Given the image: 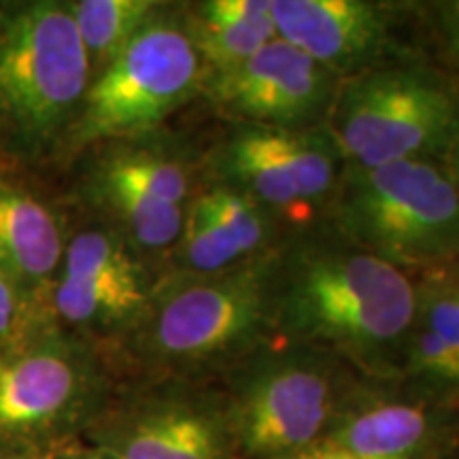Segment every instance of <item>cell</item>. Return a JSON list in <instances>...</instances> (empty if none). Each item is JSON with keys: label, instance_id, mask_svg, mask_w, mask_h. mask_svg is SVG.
Masks as SVG:
<instances>
[{"label": "cell", "instance_id": "1", "mask_svg": "<svg viewBox=\"0 0 459 459\" xmlns=\"http://www.w3.org/2000/svg\"><path fill=\"white\" fill-rule=\"evenodd\" d=\"M417 281L319 220L287 230L273 249L279 338L341 355L366 377H398Z\"/></svg>", "mask_w": 459, "mask_h": 459}, {"label": "cell", "instance_id": "2", "mask_svg": "<svg viewBox=\"0 0 459 459\" xmlns=\"http://www.w3.org/2000/svg\"><path fill=\"white\" fill-rule=\"evenodd\" d=\"M273 338L271 249L220 273L166 271L139 325L108 355L119 375L217 381Z\"/></svg>", "mask_w": 459, "mask_h": 459}, {"label": "cell", "instance_id": "3", "mask_svg": "<svg viewBox=\"0 0 459 459\" xmlns=\"http://www.w3.org/2000/svg\"><path fill=\"white\" fill-rule=\"evenodd\" d=\"M90 83L68 0H0V169H57Z\"/></svg>", "mask_w": 459, "mask_h": 459}, {"label": "cell", "instance_id": "4", "mask_svg": "<svg viewBox=\"0 0 459 459\" xmlns=\"http://www.w3.org/2000/svg\"><path fill=\"white\" fill-rule=\"evenodd\" d=\"M65 170L66 204L107 223L166 273L189 200L203 186V152L162 128L96 143Z\"/></svg>", "mask_w": 459, "mask_h": 459}, {"label": "cell", "instance_id": "5", "mask_svg": "<svg viewBox=\"0 0 459 459\" xmlns=\"http://www.w3.org/2000/svg\"><path fill=\"white\" fill-rule=\"evenodd\" d=\"M361 372L315 344L273 338L217 378L234 459H279L324 443Z\"/></svg>", "mask_w": 459, "mask_h": 459}, {"label": "cell", "instance_id": "6", "mask_svg": "<svg viewBox=\"0 0 459 459\" xmlns=\"http://www.w3.org/2000/svg\"><path fill=\"white\" fill-rule=\"evenodd\" d=\"M324 220L409 274L459 260V189L445 160L344 162Z\"/></svg>", "mask_w": 459, "mask_h": 459}, {"label": "cell", "instance_id": "7", "mask_svg": "<svg viewBox=\"0 0 459 459\" xmlns=\"http://www.w3.org/2000/svg\"><path fill=\"white\" fill-rule=\"evenodd\" d=\"M117 381L107 349L43 321L0 351V449L56 453L77 443Z\"/></svg>", "mask_w": 459, "mask_h": 459}, {"label": "cell", "instance_id": "8", "mask_svg": "<svg viewBox=\"0 0 459 459\" xmlns=\"http://www.w3.org/2000/svg\"><path fill=\"white\" fill-rule=\"evenodd\" d=\"M325 128L347 164L445 160L459 134V83L417 56L338 85Z\"/></svg>", "mask_w": 459, "mask_h": 459}, {"label": "cell", "instance_id": "9", "mask_svg": "<svg viewBox=\"0 0 459 459\" xmlns=\"http://www.w3.org/2000/svg\"><path fill=\"white\" fill-rule=\"evenodd\" d=\"M204 82L183 3H160L122 56L91 79L57 169L96 143L166 128L172 115L203 96Z\"/></svg>", "mask_w": 459, "mask_h": 459}, {"label": "cell", "instance_id": "10", "mask_svg": "<svg viewBox=\"0 0 459 459\" xmlns=\"http://www.w3.org/2000/svg\"><path fill=\"white\" fill-rule=\"evenodd\" d=\"M342 169L328 128L228 124L203 152V183L245 194L285 230L324 220Z\"/></svg>", "mask_w": 459, "mask_h": 459}, {"label": "cell", "instance_id": "11", "mask_svg": "<svg viewBox=\"0 0 459 459\" xmlns=\"http://www.w3.org/2000/svg\"><path fill=\"white\" fill-rule=\"evenodd\" d=\"M82 443L115 459H234L217 381L119 375Z\"/></svg>", "mask_w": 459, "mask_h": 459}, {"label": "cell", "instance_id": "12", "mask_svg": "<svg viewBox=\"0 0 459 459\" xmlns=\"http://www.w3.org/2000/svg\"><path fill=\"white\" fill-rule=\"evenodd\" d=\"M71 211V232L48 315L60 330L113 351L145 315L162 271L122 234Z\"/></svg>", "mask_w": 459, "mask_h": 459}, {"label": "cell", "instance_id": "13", "mask_svg": "<svg viewBox=\"0 0 459 459\" xmlns=\"http://www.w3.org/2000/svg\"><path fill=\"white\" fill-rule=\"evenodd\" d=\"M459 409L400 377L359 375L324 443L359 459H440L453 451Z\"/></svg>", "mask_w": 459, "mask_h": 459}, {"label": "cell", "instance_id": "14", "mask_svg": "<svg viewBox=\"0 0 459 459\" xmlns=\"http://www.w3.org/2000/svg\"><path fill=\"white\" fill-rule=\"evenodd\" d=\"M341 79L283 39L230 71L206 74L203 96L228 124L325 128Z\"/></svg>", "mask_w": 459, "mask_h": 459}, {"label": "cell", "instance_id": "15", "mask_svg": "<svg viewBox=\"0 0 459 459\" xmlns=\"http://www.w3.org/2000/svg\"><path fill=\"white\" fill-rule=\"evenodd\" d=\"M279 39L349 79L372 68L421 56L406 45L415 3L378 0H271Z\"/></svg>", "mask_w": 459, "mask_h": 459}, {"label": "cell", "instance_id": "16", "mask_svg": "<svg viewBox=\"0 0 459 459\" xmlns=\"http://www.w3.org/2000/svg\"><path fill=\"white\" fill-rule=\"evenodd\" d=\"M68 232L65 198L51 194L41 177L0 169V266L45 319Z\"/></svg>", "mask_w": 459, "mask_h": 459}, {"label": "cell", "instance_id": "17", "mask_svg": "<svg viewBox=\"0 0 459 459\" xmlns=\"http://www.w3.org/2000/svg\"><path fill=\"white\" fill-rule=\"evenodd\" d=\"M183 11L206 74L243 65L279 39L271 0H200Z\"/></svg>", "mask_w": 459, "mask_h": 459}, {"label": "cell", "instance_id": "18", "mask_svg": "<svg viewBox=\"0 0 459 459\" xmlns=\"http://www.w3.org/2000/svg\"><path fill=\"white\" fill-rule=\"evenodd\" d=\"M162 0H68L91 79L113 65Z\"/></svg>", "mask_w": 459, "mask_h": 459}, {"label": "cell", "instance_id": "19", "mask_svg": "<svg viewBox=\"0 0 459 459\" xmlns=\"http://www.w3.org/2000/svg\"><path fill=\"white\" fill-rule=\"evenodd\" d=\"M417 26L429 45V62L459 83V0L417 4Z\"/></svg>", "mask_w": 459, "mask_h": 459}, {"label": "cell", "instance_id": "20", "mask_svg": "<svg viewBox=\"0 0 459 459\" xmlns=\"http://www.w3.org/2000/svg\"><path fill=\"white\" fill-rule=\"evenodd\" d=\"M43 321L49 319L34 311L20 287L0 266V351L30 334Z\"/></svg>", "mask_w": 459, "mask_h": 459}, {"label": "cell", "instance_id": "21", "mask_svg": "<svg viewBox=\"0 0 459 459\" xmlns=\"http://www.w3.org/2000/svg\"><path fill=\"white\" fill-rule=\"evenodd\" d=\"M279 459H359V457H355L347 451L336 449V446H332L328 443H319L315 446H308V449L291 453V455H285Z\"/></svg>", "mask_w": 459, "mask_h": 459}, {"label": "cell", "instance_id": "22", "mask_svg": "<svg viewBox=\"0 0 459 459\" xmlns=\"http://www.w3.org/2000/svg\"><path fill=\"white\" fill-rule=\"evenodd\" d=\"M51 459H115V457L108 455L105 451L94 449V446L82 443V440H77V443H71L62 446V449H57Z\"/></svg>", "mask_w": 459, "mask_h": 459}, {"label": "cell", "instance_id": "23", "mask_svg": "<svg viewBox=\"0 0 459 459\" xmlns=\"http://www.w3.org/2000/svg\"><path fill=\"white\" fill-rule=\"evenodd\" d=\"M445 164H446V169H449V172H451L453 183H455L457 189H459V134L455 136V141H453L449 153H446Z\"/></svg>", "mask_w": 459, "mask_h": 459}, {"label": "cell", "instance_id": "24", "mask_svg": "<svg viewBox=\"0 0 459 459\" xmlns=\"http://www.w3.org/2000/svg\"><path fill=\"white\" fill-rule=\"evenodd\" d=\"M54 453H41V451H9L0 449V459H51Z\"/></svg>", "mask_w": 459, "mask_h": 459}, {"label": "cell", "instance_id": "25", "mask_svg": "<svg viewBox=\"0 0 459 459\" xmlns=\"http://www.w3.org/2000/svg\"><path fill=\"white\" fill-rule=\"evenodd\" d=\"M443 268H445V273L449 274V279L457 285V290H459V260L449 264V266H443Z\"/></svg>", "mask_w": 459, "mask_h": 459}, {"label": "cell", "instance_id": "26", "mask_svg": "<svg viewBox=\"0 0 459 459\" xmlns=\"http://www.w3.org/2000/svg\"><path fill=\"white\" fill-rule=\"evenodd\" d=\"M440 459H459V455H455V453H446V455L445 457H440Z\"/></svg>", "mask_w": 459, "mask_h": 459}]
</instances>
